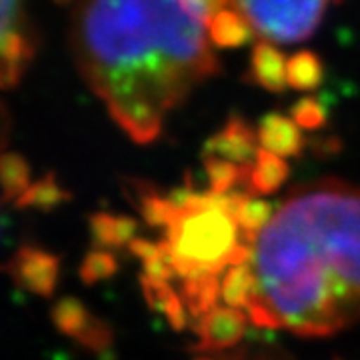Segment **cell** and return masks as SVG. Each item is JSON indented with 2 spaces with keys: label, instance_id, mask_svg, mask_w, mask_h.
Wrapping results in <instances>:
<instances>
[{
  "label": "cell",
  "instance_id": "cell-23",
  "mask_svg": "<svg viewBox=\"0 0 360 360\" xmlns=\"http://www.w3.org/2000/svg\"><path fill=\"white\" fill-rule=\"evenodd\" d=\"M205 162V172L208 184H210V193L214 194H229L234 184H246V174L250 167H238L234 162L214 158V156H202Z\"/></svg>",
  "mask_w": 360,
  "mask_h": 360
},
{
  "label": "cell",
  "instance_id": "cell-6",
  "mask_svg": "<svg viewBox=\"0 0 360 360\" xmlns=\"http://www.w3.org/2000/svg\"><path fill=\"white\" fill-rule=\"evenodd\" d=\"M4 272L26 292L49 298L58 283L60 258L46 248L25 245L6 260Z\"/></svg>",
  "mask_w": 360,
  "mask_h": 360
},
{
  "label": "cell",
  "instance_id": "cell-12",
  "mask_svg": "<svg viewBox=\"0 0 360 360\" xmlns=\"http://www.w3.org/2000/svg\"><path fill=\"white\" fill-rule=\"evenodd\" d=\"M286 63L284 54L272 42L260 40L255 44L252 54H250V77L260 89L269 90V92H283L288 84L286 80Z\"/></svg>",
  "mask_w": 360,
  "mask_h": 360
},
{
  "label": "cell",
  "instance_id": "cell-24",
  "mask_svg": "<svg viewBox=\"0 0 360 360\" xmlns=\"http://www.w3.org/2000/svg\"><path fill=\"white\" fill-rule=\"evenodd\" d=\"M118 270V260L112 255V250L106 248H94L84 257L80 264V278L84 284H96L112 278Z\"/></svg>",
  "mask_w": 360,
  "mask_h": 360
},
{
  "label": "cell",
  "instance_id": "cell-4",
  "mask_svg": "<svg viewBox=\"0 0 360 360\" xmlns=\"http://www.w3.org/2000/svg\"><path fill=\"white\" fill-rule=\"evenodd\" d=\"M236 13L262 40L295 44L310 39L322 22L330 0H231Z\"/></svg>",
  "mask_w": 360,
  "mask_h": 360
},
{
  "label": "cell",
  "instance_id": "cell-3",
  "mask_svg": "<svg viewBox=\"0 0 360 360\" xmlns=\"http://www.w3.org/2000/svg\"><path fill=\"white\" fill-rule=\"evenodd\" d=\"M172 196L176 210L165 229V245L176 276H219L231 266L250 262L252 245L232 217L229 194L182 191Z\"/></svg>",
  "mask_w": 360,
  "mask_h": 360
},
{
  "label": "cell",
  "instance_id": "cell-20",
  "mask_svg": "<svg viewBox=\"0 0 360 360\" xmlns=\"http://www.w3.org/2000/svg\"><path fill=\"white\" fill-rule=\"evenodd\" d=\"M66 200H70L68 191L56 180L52 172H49L42 179L34 180L14 205L18 208H34L40 212H51L60 205H65Z\"/></svg>",
  "mask_w": 360,
  "mask_h": 360
},
{
  "label": "cell",
  "instance_id": "cell-29",
  "mask_svg": "<svg viewBox=\"0 0 360 360\" xmlns=\"http://www.w3.org/2000/svg\"><path fill=\"white\" fill-rule=\"evenodd\" d=\"M194 360H220V359H210V356H202V359H194Z\"/></svg>",
  "mask_w": 360,
  "mask_h": 360
},
{
  "label": "cell",
  "instance_id": "cell-9",
  "mask_svg": "<svg viewBox=\"0 0 360 360\" xmlns=\"http://www.w3.org/2000/svg\"><path fill=\"white\" fill-rule=\"evenodd\" d=\"M258 144L272 155L290 158L298 156L304 148V136L300 127L290 116L270 112L258 124Z\"/></svg>",
  "mask_w": 360,
  "mask_h": 360
},
{
  "label": "cell",
  "instance_id": "cell-1",
  "mask_svg": "<svg viewBox=\"0 0 360 360\" xmlns=\"http://www.w3.org/2000/svg\"><path fill=\"white\" fill-rule=\"evenodd\" d=\"M208 40L180 0H80L70 30L82 78L141 144L220 70Z\"/></svg>",
  "mask_w": 360,
  "mask_h": 360
},
{
  "label": "cell",
  "instance_id": "cell-2",
  "mask_svg": "<svg viewBox=\"0 0 360 360\" xmlns=\"http://www.w3.org/2000/svg\"><path fill=\"white\" fill-rule=\"evenodd\" d=\"M258 296L246 314L260 328L330 336L360 322V186L300 184L252 245Z\"/></svg>",
  "mask_w": 360,
  "mask_h": 360
},
{
  "label": "cell",
  "instance_id": "cell-17",
  "mask_svg": "<svg viewBox=\"0 0 360 360\" xmlns=\"http://www.w3.org/2000/svg\"><path fill=\"white\" fill-rule=\"evenodd\" d=\"M220 296L224 298L226 307L238 310L245 309V312L248 310L258 296L257 274L250 262L231 266L224 272L220 281Z\"/></svg>",
  "mask_w": 360,
  "mask_h": 360
},
{
  "label": "cell",
  "instance_id": "cell-13",
  "mask_svg": "<svg viewBox=\"0 0 360 360\" xmlns=\"http://www.w3.org/2000/svg\"><path fill=\"white\" fill-rule=\"evenodd\" d=\"M229 205H231L232 217L238 222L240 231L250 245H255L257 236L264 231V226L269 224L276 210L269 200L252 193H229Z\"/></svg>",
  "mask_w": 360,
  "mask_h": 360
},
{
  "label": "cell",
  "instance_id": "cell-28",
  "mask_svg": "<svg viewBox=\"0 0 360 360\" xmlns=\"http://www.w3.org/2000/svg\"><path fill=\"white\" fill-rule=\"evenodd\" d=\"M54 2H56V4H68L70 0H54Z\"/></svg>",
  "mask_w": 360,
  "mask_h": 360
},
{
  "label": "cell",
  "instance_id": "cell-15",
  "mask_svg": "<svg viewBox=\"0 0 360 360\" xmlns=\"http://www.w3.org/2000/svg\"><path fill=\"white\" fill-rule=\"evenodd\" d=\"M141 286L148 307L165 314V319L170 322L174 330H182L186 326V316H188L186 307L168 281H158V278H150L142 274Z\"/></svg>",
  "mask_w": 360,
  "mask_h": 360
},
{
  "label": "cell",
  "instance_id": "cell-18",
  "mask_svg": "<svg viewBox=\"0 0 360 360\" xmlns=\"http://www.w3.org/2000/svg\"><path fill=\"white\" fill-rule=\"evenodd\" d=\"M220 296V281L217 274H198L184 278L180 286V298L186 307L188 316L198 321L208 310H212Z\"/></svg>",
  "mask_w": 360,
  "mask_h": 360
},
{
  "label": "cell",
  "instance_id": "cell-19",
  "mask_svg": "<svg viewBox=\"0 0 360 360\" xmlns=\"http://www.w3.org/2000/svg\"><path fill=\"white\" fill-rule=\"evenodd\" d=\"M252 28L236 11H222L208 25V39L219 49H238L252 39Z\"/></svg>",
  "mask_w": 360,
  "mask_h": 360
},
{
  "label": "cell",
  "instance_id": "cell-27",
  "mask_svg": "<svg viewBox=\"0 0 360 360\" xmlns=\"http://www.w3.org/2000/svg\"><path fill=\"white\" fill-rule=\"evenodd\" d=\"M220 360H290V356L281 348L245 347L232 350Z\"/></svg>",
  "mask_w": 360,
  "mask_h": 360
},
{
  "label": "cell",
  "instance_id": "cell-14",
  "mask_svg": "<svg viewBox=\"0 0 360 360\" xmlns=\"http://www.w3.org/2000/svg\"><path fill=\"white\" fill-rule=\"evenodd\" d=\"M89 226L96 248H129L136 238V220L122 214L96 212L90 217Z\"/></svg>",
  "mask_w": 360,
  "mask_h": 360
},
{
  "label": "cell",
  "instance_id": "cell-22",
  "mask_svg": "<svg viewBox=\"0 0 360 360\" xmlns=\"http://www.w3.org/2000/svg\"><path fill=\"white\" fill-rule=\"evenodd\" d=\"M2 200L16 202L32 184L30 180V165L18 153H4L2 156Z\"/></svg>",
  "mask_w": 360,
  "mask_h": 360
},
{
  "label": "cell",
  "instance_id": "cell-5",
  "mask_svg": "<svg viewBox=\"0 0 360 360\" xmlns=\"http://www.w3.org/2000/svg\"><path fill=\"white\" fill-rule=\"evenodd\" d=\"M51 319L58 333L77 340L90 352H104L112 347V328L75 296L60 298L52 307Z\"/></svg>",
  "mask_w": 360,
  "mask_h": 360
},
{
  "label": "cell",
  "instance_id": "cell-26",
  "mask_svg": "<svg viewBox=\"0 0 360 360\" xmlns=\"http://www.w3.org/2000/svg\"><path fill=\"white\" fill-rule=\"evenodd\" d=\"M231 0H180V4L184 6V11L188 14H193L196 20H200L202 25L208 28V25L212 22V18L220 14L222 11H226V4Z\"/></svg>",
  "mask_w": 360,
  "mask_h": 360
},
{
  "label": "cell",
  "instance_id": "cell-16",
  "mask_svg": "<svg viewBox=\"0 0 360 360\" xmlns=\"http://www.w3.org/2000/svg\"><path fill=\"white\" fill-rule=\"evenodd\" d=\"M288 165L283 156H276L260 148L257 158L248 168L246 174V188L252 194H272L276 193L288 179Z\"/></svg>",
  "mask_w": 360,
  "mask_h": 360
},
{
  "label": "cell",
  "instance_id": "cell-25",
  "mask_svg": "<svg viewBox=\"0 0 360 360\" xmlns=\"http://www.w3.org/2000/svg\"><path fill=\"white\" fill-rule=\"evenodd\" d=\"M290 118L300 129L316 130L326 124V108L316 96H304L290 108Z\"/></svg>",
  "mask_w": 360,
  "mask_h": 360
},
{
  "label": "cell",
  "instance_id": "cell-7",
  "mask_svg": "<svg viewBox=\"0 0 360 360\" xmlns=\"http://www.w3.org/2000/svg\"><path fill=\"white\" fill-rule=\"evenodd\" d=\"M196 352H220L234 348L245 336L246 314L232 307H214L196 321Z\"/></svg>",
  "mask_w": 360,
  "mask_h": 360
},
{
  "label": "cell",
  "instance_id": "cell-21",
  "mask_svg": "<svg viewBox=\"0 0 360 360\" xmlns=\"http://www.w3.org/2000/svg\"><path fill=\"white\" fill-rule=\"evenodd\" d=\"M322 77V60L316 52L300 51L292 54L286 63V80L288 86L300 92H309L321 86Z\"/></svg>",
  "mask_w": 360,
  "mask_h": 360
},
{
  "label": "cell",
  "instance_id": "cell-8",
  "mask_svg": "<svg viewBox=\"0 0 360 360\" xmlns=\"http://www.w3.org/2000/svg\"><path fill=\"white\" fill-rule=\"evenodd\" d=\"M257 144V130L243 116H231L219 132L208 136L202 156H214L238 167H250L260 150Z\"/></svg>",
  "mask_w": 360,
  "mask_h": 360
},
{
  "label": "cell",
  "instance_id": "cell-11",
  "mask_svg": "<svg viewBox=\"0 0 360 360\" xmlns=\"http://www.w3.org/2000/svg\"><path fill=\"white\" fill-rule=\"evenodd\" d=\"M127 194L130 202L139 208L142 220L153 229H167L172 219L176 202L174 196H165L156 186L144 180H129L127 182Z\"/></svg>",
  "mask_w": 360,
  "mask_h": 360
},
{
  "label": "cell",
  "instance_id": "cell-10",
  "mask_svg": "<svg viewBox=\"0 0 360 360\" xmlns=\"http://www.w3.org/2000/svg\"><path fill=\"white\" fill-rule=\"evenodd\" d=\"M0 52H2V65H0L2 89L8 90L20 82V78H22L28 65L32 63V56H34L32 39H30L26 26L2 30Z\"/></svg>",
  "mask_w": 360,
  "mask_h": 360
}]
</instances>
